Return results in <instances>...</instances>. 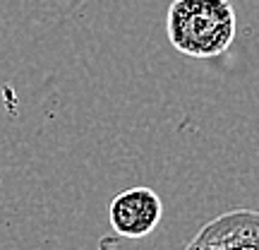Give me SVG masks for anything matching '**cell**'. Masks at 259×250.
<instances>
[{
  "instance_id": "cell-2",
  "label": "cell",
  "mask_w": 259,
  "mask_h": 250,
  "mask_svg": "<svg viewBox=\"0 0 259 250\" xmlns=\"http://www.w3.org/2000/svg\"><path fill=\"white\" fill-rule=\"evenodd\" d=\"M163 217V202L151 188H130L113 197L108 222L122 238H144L154 231Z\"/></svg>"
},
{
  "instance_id": "cell-3",
  "label": "cell",
  "mask_w": 259,
  "mask_h": 250,
  "mask_svg": "<svg viewBox=\"0 0 259 250\" xmlns=\"http://www.w3.org/2000/svg\"><path fill=\"white\" fill-rule=\"evenodd\" d=\"M185 250H259V212H228L209 222Z\"/></svg>"
},
{
  "instance_id": "cell-1",
  "label": "cell",
  "mask_w": 259,
  "mask_h": 250,
  "mask_svg": "<svg viewBox=\"0 0 259 250\" xmlns=\"http://www.w3.org/2000/svg\"><path fill=\"white\" fill-rule=\"evenodd\" d=\"M168 41L187 58H216L235 39L231 0H173L166 17Z\"/></svg>"
}]
</instances>
